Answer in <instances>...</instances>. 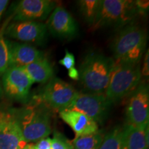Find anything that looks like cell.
<instances>
[{
    "label": "cell",
    "mask_w": 149,
    "mask_h": 149,
    "mask_svg": "<svg viewBox=\"0 0 149 149\" xmlns=\"http://www.w3.org/2000/svg\"><path fill=\"white\" fill-rule=\"evenodd\" d=\"M55 8L51 0H22L12 8L10 18L15 22L44 21Z\"/></svg>",
    "instance_id": "cell-10"
},
{
    "label": "cell",
    "mask_w": 149,
    "mask_h": 149,
    "mask_svg": "<svg viewBox=\"0 0 149 149\" xmlns=\"http://www.w3.org/2000/svg\"><path fill=\"white\" fill-rule=\"evenodd\" d=\"M26 145L11 110L0 111V149H24Z\"/></svg>",
    "instance_id": "cell-12"
},
{
    "label": "cell",
    "mask_w": 149,
    "mask_h": 149,
    "mask_svg": "<svg viewBox=\"0 0 149 149\" xmlns=\"http://www.w3.org/2000/svg\"><path fill=\"white\" fill-rule=\"evenodd\" d=\"M22 68L33 83L46 84L54 77V70L49 61L43 57Z\"/></svg>",
    "instance_id": "cell-17"
},
{
    "label": "cell",
    "mask_w": 149,
    "mask_h": 149,
    "mask_svg": "<svg viewBox=\"0 0 149 149\" xmlns=\"http://www.w3.org/2000/svg\"><path fill=\"white\" fill-rule=\"evenodd\" d=\"M33 82L22 67L9 66L3 74L2 88L8 97L26 103Z\"/></svg>",
    "instance_id": "cell-8"
},
{
    "label": "cell",
    "mask_w": 149,
    "mask_h": 149,
    "mask_svg": "<svg viewBox=\"0 0 149 149\" xmlns=\"http://www.w3.org/2000/svg\"><path fill=\"white\" fill-rule=\"evenodd\" d=\"M112 105L113 103L106 97L104 94L78 93L67 109L79 112L98 124L106 120Z\"/></svg>",
    "instance_id": "cell-7"
},
{
    "label": "cell",
    "mask_w": 149,
    "mask_h": 149,
    "mask_svg": "<svg viewBox=\"0 0 149 149\" xmlns=\"http://www.w3.org/2000/svg\"><path fill=\"white\" fill-rule=\"evenodd\" d=\"M78 93L71 85L57 77H53L46 83L34 97L49 109L62 111L67 109Z\"/></svg>",
    "instance_id": "cell-6"
},
{
    "label": "cell",
    "mask_w": 149,
    "mask_h": 149,
    "mask_svg": "<svg viewBox=\"0 0 149 149\" xmlns=\"http://www.w3.org/2000/svg\"><path fill=\"white\" fill-rule=\"evenodd\" d=\"M9 1L8 0H0V21H1V16L4 12Z\"/></svg>",
    "instance_id": "cell-28"
},
{
    "label": "cell",
    "mask_w": 149,
    "mask_h": 149,
    "mask_svg": "<svg viewBox=\"0 0 149 149\" xmlns=\"http://www.w3.org/2000/svg\"><path fill=\"white\" fill-rule=\"evenodd\" d=\"M59 64L63 66L66 70H70L72 68H75V58L73 54L70 53L68 50H66V54L65 56L59 61Z\"/></svg>",
    "instance_id": "cell-23"
},
{
    "label": "cell",
    "mask_w": 149,
    "mask_h": 149,
    "mask_svg": "<svg viewBox=\"0 0 149 149\" xmlns=\"http://www.w3.org/2000/svg\"><path fill=\"white\" fill-rule=\"evenodd\" d=\"M24 149H34V147H33V144H27V145L26 146Z\"/></svg>",
    "instance_id": "cell-29"
},
{
    "label": "cell",
    "mask_w": 149,
    "mask_h": 149,
    "mask_svg": "<svg viewBox=\"0 0 149 149\" xmlns=\"http://www.w3.org/2000/svg\"><path fill=\"white\" fill-rule=\"evenodd\" d=\"M68 76L72 79L79 80V72H78V70L76 69L75 68H73L68 70Z\"/></svg>",
    "instance_id": "cell-27"
},
{
    "label": "cell",
    "mask_w": 149,
    "mask_h": 149,
    "mask_svg": "<svg viewBox=\"0 0 149 149\" xmlns=\"http://www.w3.org/2000/svg\"><path fill=\"white\" fill-rule=\"evenodd\" d=\"M139 64H116L112 72L104 95L112 103L129 95L140 84Z\"/></svg>",
    "instance_id": "cell-5"
},
{
    "label": "cell",
    "mask_w": 149,
    "mask_h": 149,
    "mask_svg": "<svg viewBox=\"0 0 149 149\" xmlns=\"http://www.w3.org/2000/svg\"><path fill=\"white\" fill-rule=\"evenodd\" d=\"M80 13L91 25L97 16L101 0H80L77 1Z\"/></svg>",
    "instance_id": "cell-19"
},
{
    "label": "cell",
    "mask_w": 149,
    "mask_h": 149,
    "mask_svg": "<svg viewBox=\"0 0 149 149\" xmlns=\"http://www.w3.org/2000/svg\"><path fill=\"white\" fill-rule=\"evenodd\" d=\"M122 128L116 127L104 136V140L99 149H121Z\"/></svg>",
    "instance_id": "cell-20"
},
{
    "label": "cell",
    "mask_w": 149,
    "mask_h": 149,
    "mask_svg": "<svg viewBox=\"0 0 149 149\" xmlns=\"http://www.w3.org/2000/svg\"><path fill=\"white\" fill-rule=\"evenodd\" d=\"M50 110L36 101L20 109L11 110L27 144L36 143L51 133Z\"/></svg>",
    "instance_id": "cell-1"
},
{
    "label": "cell",
    "mask_w": 149,
    "mask_h": 149,
    "mask_svg": "<svg viewBox=\"0 0 149 149\" xmlns=\"http://www.w3.org/2000/svg\"><path fill=\"white\" fill-rule=\"evenodd\" d=\"M149 53L148 50H147V52L145 54L144 61V64H143L142 70H141V75H144L145 77H148L149 74Z\"/></svg>",
    "instance_id": "cell-26"
},
{
    "label": "cell",
    "mask_w": 149,
    "mask_h": 149,
    "mask_svg": "<svg viewBox=\"0 0 149 149\" xmlns=\"http://www.w3.org/2000/svg\"><path fill=\"white\" fill-rule=\"evenodd\" d=\"M46 27L53 35L61 38L74 37L78 32L75 20L62 6L55 7L52 11Z\"/></svg>",
    "instance_id": "cell-13"
},
{
    "label": "cell",
    "mask_w": 149,
    "mask_h": 149,
    "mask_svg": "<svg viewBox=\"0 0 149 149\" xmlns=\"http://www.w3.org/2000/svg\"><path fill=\"white\" fill-rule=\"evenodd\" d=\"M8 21L6 22L0 29V74H3L9 67V53L6 40L4 38V31Z\"/></svg>",
    "instance_id": "cell-21"
},
{
    "label": "cell",
    "mask_w": 149,
    "mask_h": 149,
    "mask_svg": "<svg viewBox=\"0 0 149 149\" xmlns=\"http://www.w3.org/2000/svg\"><path fill=\"white\" fill-rule=\"evenodd\" d=\"M134 1L138 14H146V12L148 10L149 1L144 0H137Z\"/></svg>",
    "instance_id": "cell-24"
},
{
    "label": "cell",
    "mask_w": 149,
    "mask_h": 149,
    "mask_svg": "<svg viewBox=\"0 0 149 149\" xmlns=\"http://www.w3.org/2000/svg\"><path fill=\"white\" fill-rule=\"evenodd\" d=\"M126 107V116L128 125L141 127L148 125L149 95L148 87L139 84L129 95Z\"/></svg>",
    "instance_id": "cell-9"
},
{
    "label": "cell",
    "mask_w": 149,
    "mask_h": 149,
    "mask_svg": "<svg viewBox=\"0 0 149 149\" xmlns=\"http://www.w3.org/2000/svg\"><path fill=\"white\" fill-rule=\"evenodd\" d=\"M115 65L114 59L111 57L91 52L79 66V80L88 93L104 94Z\"/></svg>",
    "instance_id": "cell-2"
},
{
    "label": "cell",
    "mask_w": 149,
    "mask_h": 149,
    "mask_svg": "<svg viewBox=\"0 0 149 149\" xmlns=\"http://www.w3.org/2000/svg\"><path fill=\"white\" fill-rule=\"evenodd\" d=\"M59 116L72 128L76 136L88 135L98 130V124L79 112L64 109L59 111Z\"/></svg>",
    "instance_id": "cell-15"
},
{
    "label": "cell",
    "mask_w": 149,
    "mask_h": 149,
    "mask_svg": "<svg viewBox=\"0 0 149 149\" xmlns=\"http://www.w3.org/2000/svg\"><path fill=\"white\" fill-rule=\"evenodd\" d=\"M3 95V91L2 86H1V84H0V97H2Z\"/></svg>",
    "instance_id": "cell-30"
},
{
    "label": "cell",
    "mask_w": 149,
    "mask_h": 149,
    "mask_svg": "<svg viewBox=\"0 0 149 149\" xmlns=\"http://www.w3.org/2000/svg\"><path fill=\"white\" fill-rule=\"evenodd\" d=\"M104 133L97 130L95 133L76 136L71 141L73 149H99L104 138Z\"/></svg>",
    "instance_id": "cell-18"
},
{
    "label": "cell",
    "mask_w": 149,
    "mask_h": 149,
    "mask_svg": "<svg viewBox=\"0 0 149 149\" xmlns=\"http://www.w3.org/2000/svg\"><path fill=\"white\" fill-rule=\"evenodd\" d=\"M147 34L135 24H128L117 33L111 49L116 64H138L146 50Z\"/></svg>",
    "instance_id": "cell-3"
},
{
    "label": "cell",
    "mask_w": 149,
    "mask_h": 149,
    "mask_svg": "<svg viewBox=\"0 0 149 149\" xmlns=\"http://www.w3.org/2000/svg\"><path fill=\"white\" fill-rule=\"evenodd\" d=\"M9 53V66L23 67L44 57L42 52L26 43L6 40Z\"/></svg>",
    "instance_id": "cell-14"
},
{
    "label": "cell",
    "mask_w": 149,
    "mask_h": 149,
    "mask_svg": "<svg viewBox=\"0 0 149 149\" xmlns=\"http://www.w3.org/2000/svg\"><path fill=\"white\" fill-rule=\"evenodd\" d=\"M47 27L38 22H13L6 27L4 35L26 43L42 44L47 39Z\"/></svg>",
    "instance_id": "cell-11"
},
{
    "label": "cell",
    "mask_w": 149,
    "mask_h": 149,
    "mask_svg": "<svg viewBox=\"0 0 149 149\" xmlns=\"http://www.w3.org/2000/svg\"><path fill=\"white\" fill-rule=\"evenodd\" d=\"M51 149H73L70 141L65 136L58 131H54L51 139Z\"/></svg>",
    "instance_id": "cell-22"
},
{
    "label": "cell",
    "mask_w": 149,
    "mask_h": 149,
    "mask_svg": "<svg viewBox=\"0 0 149 149\" xmlns=\"http://www.w3.org/2000/svg\"><path fill=\"white\" fill-rule=\"evenodd\" d=\"M34 149H51V139L49 137L41 139L33 144Z\"/></svg>",
    "instance_id": "cell-25"
},
{
    "label": "cell",
    "mask_w": 149,
    "mask_h": 149,
    "mask_svg": "<svg viewBox=\"0 0 149 149\" xmlns=\"http://www.w3.org/2000/svg\"><path fill=\"white\" fill-rule=\"evenodd\" d=\"M138 14L135 1L129 0H101L97 16L92 30L105 27H124Z\"/></svg>",
    "instance_id": "cell-4"
},
{
    "label": "cell",
    "mask_w": 149,
    "mask_h": 149,
    "mask_svg": "<svg viewBox=\"0 0 149 149\" xmlns=\"http://www.w3.org/2000/svg\"><path fill=\"white\" fill-rule=\"evenodd\" d=\"M148 125L135 127L126 125L122 129L121 149H148Z\"/></svg>",
    "instance_id": "cell-16"
}]
</instances>
